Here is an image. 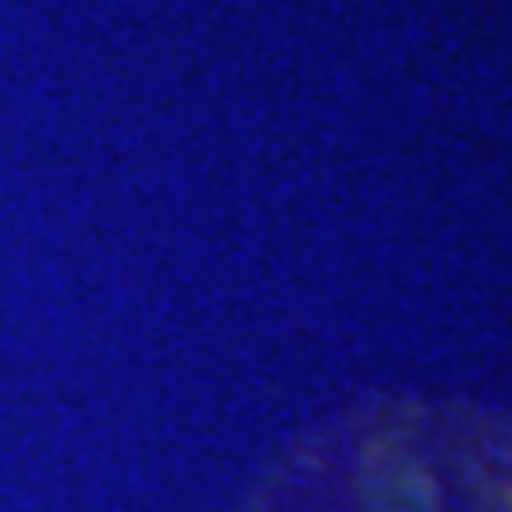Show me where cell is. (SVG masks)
Masks as SVG:
<instances>
[{
	"mask_svg": "<svg viewBox=\"0 0 512 512\" xmlns=\"http://www.w3.org/2000/svg\"><path fill=\"white\" fill-rule=\"evenodd\" d=\"M252 512H512V418L356 413L294 446Z\"/></svg>",
	"mask_w": 512,
	"mask_h": 512,
	"instance_id": "1",
	"label": "cell"
}]
</instances>
